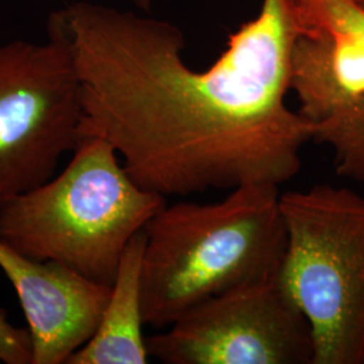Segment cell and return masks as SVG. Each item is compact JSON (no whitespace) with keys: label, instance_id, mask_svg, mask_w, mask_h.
Returning a JSON list of instances; mask_svg holds the SVG:
<instances>
[{"label":"cell","instance_id":"cell-1","mask_svg":"<svg viewBox=\"0 0 364 364\" xmlns=\"http://www.w3.org/2000/svg\"><path fill=\"white\" fill-rule=\"evenodd\" d=\"M77 70L82 136L112 144L147 191L189 196L299 174L313 123L287 105L297 22L287 0H262L220 58L195 70L168 21L90 0L50 14Z\"/></svg>","mask_w":364,"mask_h":364},{"label":"cell","instance_id":"cell-2","mask_svg":"<svg viewBox=\"0 0 364 364\" xmlns=\"http://www.w3.org/2000/svg\"><path fill=\"white\" fill-rule=\"evenodd\" d=\"M279 186L248 183L218 203L165 205L144 228L146 326L166 328L205 299L278 278L287 248Z\"/></svg>","mask_w":364,"mask_h":364},{"label":"cell","instance_id":"cell-3","mask_svg":"<svg viewBox=\"0 0 364 364\" xmlns=\"http://www.w3.org/2000/svg\"><path fill=\"white\" fill-rule=\"evenodd\" d=\"M165 205L131 178L112 144L82 136L60 174L0 205V239L111 287L131 239Z\"/></svg>","mask_w":364,"mask_h":364},{"label":"cell","instance_id":"cell-4","mask_svg":"<svg viewBox=\"0 0 364 364\" xmlns=\"http://www.w3.org/2000/svg\"><path fill=\"white\" fill-rule=\"evenodd\" d=\"M278 282L306 317L313 364H363L364 197L331 183L281 193Z\"/></svg>","mask_w":364,"mask_h":364},{"label":"cell","instance_id":"cell-5","mask_svg":"<svg viewBox=\"0 0 364 364\" xmlns=\"http://www.w3.org/2000/svg\"><path fill=\"white\" fill-rule=\"evenodd\" d=\"M82 102L70 49L48 28L45 42L0 43V205L55 176L77 147Z\"/></svg>","mask_w":364,"mask_h":364},{"label":"cell","instance_id":"cell-6","mask_svg":"<svg viewBox=\"0 0 364 364\" xmlns=\"http://www.w3.org/2000/svg\"><path fill=\"white\" fill-rule=\"evenodd\" d=\"M146 344L166 364H313L314 356L309 323L278 278L205 299Z\"/></svg>","mask_w":364,"mask_h":364},{"label":"cell","instance_id":"cell-7","mask_svg":"<svg viewBox=\"0 0 364 364\" xmlns=\"http://www.w3.org/2000/svg\"><path fill=\"white\" fill-rule=\"evenodd\" d=\"M290 90L299 112L320 123L364 108V6L355 0H296Z\"/></svg>","mask_w":364,"mask_h":364},{"label":"cell","instance_id":"cell-8","mask_svg":"<svg viewBox=\"0 0 364 364\" xmlns=\"http://www.w3.org/2000/svg\"><path fill=\"white\" fill-rule=\"evenodd\" d=\"M0 269L11 282L27 321L31 364H66L99 326L111 287L55 262L18 252L0 239Z\"/></svg>","mask_w":364,"mask_h":364},{"label":"cell","instance_id":"cell-9","mask_svg":"<svg viewBox=\"0 0 364 364\" xmlns=\"http://www.w3.org/2000/svg\"><path fill=\"white\" fill-rule=\"evenodd\" d=\"M146 235L131 239L99 326L85 346L66 364H146L150 359L144 336V309L141 274Z\"/></svg>","mask_w":364,"mask_h":364},{"label":"cell","instance_id":"cell-10","mask_svg":"<svg viewBox=\"0 0 364 364\" xmlns=\"http://www.w3.org/2000/svg\"><path fill=\"white\" fill-rule=\"evenodd\" d=\"M312 141L331 147L338 176L364 181V108L314 123Z\"/></svg>","mask_w":364,"mask_h":364},{"label":"cell","instance_id":"cell-11","mask_svg":"<svg viewBox=\"0 0 364 364\" xmlns=\"http://www.w3.org/2000/svg\"><path fill=\"white\" fill-rule=\"evenodd\" d=\"M0 363L31 364V340L26 328L9 321L0 308Z\"/></svg>","mask_w":364,"mask_h":364},{"label":"cell","instance_id":"cell-12","mask_svg":"<svg viewBox=\"0 0 364 364\" xmlns=\"http://www.w3.org/2000/svg\"><path fill=\"white\" fill-rule=\"evenodd\" d=\"M138 9L147 11L150 10V6H151V0H131Z\"/></svg>","mask_w":364,"mask_h":364},{"label":"cell","instance_id":"cell-13","mask_svg":"<svg viewBox=\"0 0 364 364\" xmlns=\"http://www.w3.org/2000/svg\"><path fill=\"white\" fill-rule=\"evenodd\" d=\"M287 1H289V4H293L296 0H287ZM355 1H358V3H360V4L364 6V0H355Z\"/></svg>","mask_w":364,"mask_h":364},{"label":"cell","instance_id":"cell-14","mask_svg":"<svg viewBox=\"0 0 364 364\" xmlns=\"http://www.w3.org/2000/svg\"><path fill=\"white\" fill-rule=\"evenodd\" d=\"M363 364H364V356H363Z\"/></svg>","mask_w":364,"mask_h":364}]
</instances>
